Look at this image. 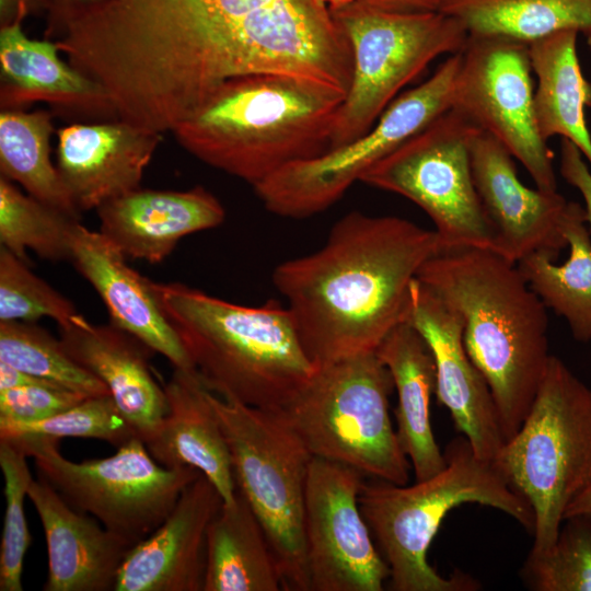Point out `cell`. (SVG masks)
I'll list each match as a JSON object with an SVG mask.
<instances>
[{
  "mask_svg": "<svg viewBox=\"0 0 591 591\" xmlns=\"http://www.w3.org/2000/svg\"><path fill=\"white\" fill-rule=\"evenodd\" d=\"M445 467L413 485L382 480L362 483L359 507L374 543L390 569L394 591H475L471 576L455 570L441 576L429 563L428 551L452 509L467 502L495 508L532 533L534 514L529 501L507 480L494 461L478 457L464 436L445 448Z\"/></svg>",
  "mask_w": 591,
  "mask_h": 591,
  "instance_id": "8992f818",
  "label": "cell"
},
{
  "mask_svg": "<svg viewBox=\"0 0 591 591\" xmlns=\"http://www.w3.org/2000/svg\"><path fill=\"white\" fill-rule=\"evenodd\" d=\"M478 130L450 108L373 164L359 182L420 207L432 220L442 251H494L493 232L471 169V142Z\"/></svg>",
  "mask_w": 591,
  "mask_h": 591,
  "instance_id": "7c38bea8",
  "label": "cell"
},
{
  "mask_svg": "<svg viewBox=\"0 0 591 591\" xmlns=\"http://www.w3.org/2000/svg\"><path fill=\"white\" fill-rule=\"evenodd\" d=\"M79 218L24 194L0 175V245L30 264L27 250L51 262L71 258Z\"/></svg>",
  "mask_w": 591,
  "mask_h": 591,
  "instance_id": "1f68e13d",
  "label": "cell"
},
{
  "mask_svg": "<svg viewBox=\"0 0 591 591\" xmlns=\"http://www.w3.org/2000/svg\"><path fill=\"white\" fill-rule=\"evenodd\" d=\"M417 279L455 310L465 349L486 379L505 440L523 424L546 373V306L517 264L491 250L442 251Z\"/></svg>",
  "mask_w": 591,
  "mask_h": 591,
  "instance_id": "3957f363",
  "label": "cell"
},
{
  "mask_svg": "<svg viewBox=\"0 0 591 591\" xmlns=\"http://www.w3.org/2000/svg\"><path fill=\"white\" fill-rule=\"evenodd\" d=\"M569 257L557 265V256L534 252L517 263L530 288L546 308L568 323L573 338L591 341V232L586 209L569 201L561 224Z\"/></svg>",
  "mask_w": 591,
  "mask_h": 591,
  "instance_id": "f1b7e54d",
  "label": "cell"
},
{
  "mask_svg": "<svg viewBox=\"0 0 591 591\" xmlns=\"http://www.w3.org/2000/svg\"><path fill=\"white\" fill-rule=\"evenodd\" d=\"M53 132L48 111L1 109L0 172L28 195L79 218L80 211L50 160Z\"/></svg>",
  "mask_w": 591,
  "mask_h": 591,
  "instance_id": "4dcf8cb0",
  "label": "cell"
},
{
  "mask_svg": "<svg viewBox=\"0 0 591 591\" xmlns=\"http://www.w3.org/2000/svg\"><path fill=\"white\" fill-rule=\"evenodd\" d=\"M280 590L281 573L265 531L236 489L208 528L204 591Z\"/></svg>",
  "mask_w": 591,
  "mask_h": 591,
  "instance_id": "83f0119b",
  "label": "cell"
},
{
  "mask_svg": "<svg viewBox=\"0 0 591 591\" xmlns=\"http://www.w3.org/2000/svg\"><path fill=\"white\" fill-rule=\"evenodd\" d=\"M59 329L66 351L105 384L137 436L143 442L153 437L167 402L148 363L150 349L114 324L95 325L83 315Z\"/></svg>",
  "mask_w": 591,
  "mask_h": 591,
  "instance_id": "603a6c76",
  "label": "cell"
},
{
  "mask_svg": "<svg viewBox=\"0 0 591 591\" xmlns=\"http://www.w3.org/2000/svg\"><path fill=\"white\" fill-rule=\"evenodd\" d=\"M222 503L200 473L164 522L129 551L114 591H204L207 532Z\"/></svg>",
  "mask_w": 591,
  "mask_h": 591,
  "instance_id": "ac0fdd59",
  "label": "cell"
},
{
  "mask_svg": "<svg viewBox=\"0 0 591 591\" xmlns=\"http://www.w3.org/2000/svg\"><path fill=\"white\" fill-rule=\"evenodd\" d=\"M588 45H589V47L591 49V36L588 37Z\"/></svg>",
  "mask_w": 591,
  "mask_h": 591,
  "instance_id": "f6af8a7d",
  "label": "cell"
},
{
  "mask_svg": "<svg viewBox=\"0 0 591 591\" xmlns=\"http://www.w3.org/2000/svg\"><path fill=\"white\" fill-rule=\"evenodd\" d=\"M520 576L532 591H591V514L565 518L553 546L530 552Z\"/></svg>",
  "mask_w": 591,
  "mask_h": 591,
  "instance_id": "836d02e7",
  "label": "cell"
},
{
  "mask_svg": "<svg viewBox=\"0 0 591 591\" xmlns=\"http://www.w3.org/2000/svg\"><path fill=\"white\" fill-rule=\"evenodd\" d=\"M356 470L312 457L304 534L310 591H382L390 569L359 507Z\"/></svg>",
  "mask_w": 591,
  "mask_h": 591,
  "instance_id": "9a60e30c",
  "label": "cell"
},
{
  "mask_svg": "<svg viewBox=\"0 0 591 591\" xmlns=\"http://www.w3.org/2000/svg\"><path fill=\"white\" fill-rule=\"evenodd\" d=\"M27 457L14 441L0 438L5 498L0 544V591H23L24 557L32 544L24 513V501L33 482Z\"/></svg>",
  "mask_w": 591,
  "mask_h": 591,
  "instance_id": "e575fe53",
  "label": "cell"
},
{
  "mask_svg": "<svg viewBox=\"0 0 591 591\" xmlns=\"http://www.w3.org/2000/svg\"><path fill=\"white\" fill-rule=\"evenodd\" d=\"M440 252L434 230L395 216L351 211L333 225L321 248L279 264L273 282L306 355L321 367L375 352L408 322L413 283Z\"/></svg>",
  "mask_w": 591,
  "mask_h": 591,
  "instance_id": "7a4b0ae2",
  "label": "cell"
},
{
  "mask_svg": "<svg viewBox=\"0 0 591 591\" xmlns=\"http://www.w3.org/2000/svg\"><path fill=\"white\" fill-rule=\"evenodd\" d=\"M27 15L23 5L13 23L0 27L1 109L46 102L63 111L117 119L103 86L65 62L56 42L25 35L22 24Z\"/></svg>",
  "mask_w": 591,
  "mask_h": 591,
  "instance_id": "cb8c5ba5",
  "label": "cell"
},
{
  "mask_svg": "<svg viewBox=\"0 0 591 591\" xmlns=\"http://www.w3.org/2000/svg\"><path fill=\"white\" fill-rule=\"evenodd\" d=\"M392 375L375 352L316 367L309 381L274 412L313 457L363 476L406 485L410 463L394 429Z\"/></svg>",
  "mask_w": 591,
  "mask_h": 591,
  "instance_id": "52a82bcc",
  "label": "cell"
},
{
  "mask_svg": "<svg viewBox=\"0 0 591 591\" xmlns=\"http://www.w3.org/2000/svg\"><path fill=\"white\" fill-rule=\"evenodd\" d=\"M0 361L86 397L108 395L105 384L35 322L0 321Z\"/></svg>",
  "mask_w": 591,
  "mask_h": 591,
  "instance_id": "d6a6232c",
  "label": "cell"
},
{
  "mask_svg": "<svg viewBox=\"0 0 591 591\" xmlns=\"http://www.w3.org/2000/svg\"><path fill=\"white\" fill-rule=\"evenodd\" d=\"M560 174L568 184L580 192L584 200L587 222L591 232V170L584 162L580 150L564 138L560 147Z\"/></svg>",
  "mask_w": 591,
  "mask_h": 591,
  "instance_id": "f35d334b",
  "label": "cell"
},
{
  "mask_svg": "<svg viewBox=\"0 0 591 591\" xmlns=\"http://www.w3.org/2000/svg\"><path fill=\"white\" fill-rule=\"evenodd\" d=\"M461 53L450 55L420 85L396 97L352 142L293 162L254 187L274 215L302 219L337 202L373 164L452 108Z\"/></svg>",
  "mask_w": 591,
  "mask_h": 591,
  "instance_id": "4fadbf2b",
  "label": "cell"
},
{
  "mask_svg": "<svg viewBox=\"0 0 591 591\" xmlns=\"http://www.w3.org/2000/svg\"><path fill=\"white\" fill-rule=\"evenodd\" d=\"M208 395L229 445L236 489L265 531L283 590L310 591L304 510L313 456L274 412L209 390Z\"/></svg>",
  "mask_w": 591,
  "mask_h": 591,
  "instance_id": "9c48e42d",
  "label": "cell"
},
{
  "mask_svg": "<svg viewBox=\"0 0 591 591\" xmlns=\"http://www.w3.org/2000/svg\"><path fill=\"white\" fill-rule=\"evenodd\" d=\"M329 11L352 55L329 150L363 136L405 85L439 56L461 53L468 39L465 26L441 12H390L360 0Z\"/></svg>",
  "mask_w": 591,
  "mask_h": 591,
  "instance_id": "30bf717a",
  "label": "cell"
},
{
  "mask_svg": "<svg viewBox=\"0 0 591 591\" xmlns=\"http://www.w3.org/2000/svg\"><path fill=\"white\" fill-rule=\"evenodd\" d=\"M439 12L476 37L529 45L564 30L591 36V0H442Z\"/></svg>",
  "mask_w": 591,
  "mask_h": 591,
  "instance_id": "f546056e",
  "label": "cell"
},
{
  "mask_svg": "<svg viewBox=\"0 0 591 591\" xmlns=\"http://www.w3.org/2000/svg\"><path fill=\"white\" fill-rule=\"evenodd\" d=\"M49 10L47 34L51 32L67 18L93 8L108 0H48Z\"/></svg>",
  "mask_w": 591,
  "mask_h": 591,
  "instance_id": "ab89813d",
  "label": "cell"
},
{
  "mask_svg": "<svg viewBox=\"0 0 591 591\" xmlns=\"http://www.w3.org/2000/svg\"><path fill=\"white\" fill-rule=\"evenodd\" d=\"M27 498L42 522L48 573L44 591H112L135 546L77 511L45 480L33 479Z\"/></svg>",
  "mask_w": 591,
  "mask_h": 591,
  "instance_id": "7402d4cb",
  "label": "cell"
},
{
  "mask_svg": "<svg viewBox=\"0 0 591 591\" xmlns=\"http://www.w3.org/2000/svg\"><path fill=\"white\" fill-rule=\"evenodd\" d=\"M573 30L552 33L529 44L532 70L537 78L534 112L538 131L572 142L591 167V135L584 111L591 106V83L584 78Z\"/></svg>",
  "mask_w": 591,
  "mask_h": 591,
  "instance_id": "4316f807",
  "label": "cell"
},
{
  "mask_svg": "<svg viewBox=\"0 0 591 591\" xmlns=\"http://www.w3.org/2000/svg\"><path fill=\"white\" fill-rule=\"evenodd\" d=\"M86 396L51 385L0 390V420L36 422L82 402Z\"/></svg>",
  "mask_w": 591,
  "mask_h": 591,
  "instance_id": "74e56055",
  "label": "cell"
},
{
  "mask_svg": "<svg viewBox=\"0 0 591 591\" xmlns=\"http://www.w3.org/2000/svg\"><path fill=\"white\" fill-rule=\"evenodd\" d=\"M23 5L30 14L47 13L49 10L48 0H0V27L13 23Z\"/></svg>",
  "mask_w": 591,
  "mask_h": 591,
  "instance_id": "b9f144b4",
  "label": "cell"
},
{
  "mask_svg": "<svg viewBox=\"0 0 591 591\" xmlns=\"http://www.w3.org/2000/svg\"><path fill=\"white\" fill-rule=\"evenodd\" d=\"M28 266L0 246V321L36 322L49 317L59 328L72 325L81 315L74 304Z\"/></svg>",
  "mask_w": 591,
  "mask_h": 591,
  "instance_id": "8d00e7d4",
  "label": "cell"
},
{
  "mask_svg": "<svg viewBox=\"0 0 591 591\" xmlns=\"http://www.w3.org/2000/svg\"><path fill=\"white\" fill-rule=\"evenodd\" d=\"M57 169L81 211L140 188L162 134L120 119L73 123L57 130Z\"/></svg>",
  "mask_w": 591,
  "mask_h": 591,
  "instance_id": "d6986e66",
  "label": "cell"
},
{
  "mask_svg": "<svg viewBox=\"0 0 591 591\" xmlns=\"http://www.w3.org/2000/svg\"><path fill=\"white\" fill-rule=\"evenodd\" d=\"M390 12H439L442 0H360Z\"/></svg>",
  "mask_w": 591,
  "mask_h": 591,
  "instance_id": "60d3db41",
  "label": "cell"
},
{
  "mask_svg": "<svg viewBox=\"0 0 591 591\" xmlns=\"http://www.w3.org/2000/svg\"><path fill=\"white\" fill-rule=\"evenodd\" d=\"M26 385L57 386L37 376L19 370L7 362L0 361V390H8Z\"/></svg>",
  "mask_w": 591,
  "mask_h": 591,
  "instance_id": "7bdbcfd3",
  "label": "cell"
},
{
  "mask_svg": "<svg viewBox=\"0 0 591 591\" xmlns=\"http://www.w3.org/2000/svg\"><path fill=\"white\" fill-rule=\"evenodd\" d=\"M167 412L153 437L144 442L162 466H190L202 473L224 502L235 499L231 454L208 389L196 370L174 369L163 384Z\"/></svg>",
  "mask_w": 591,
  "mask_h": 591,
  "instance_id": "d4e9b609",
  "label": "cell"
},
{
  "mask_svg": "<svg viewBox=\"0 0 591 591\" xmlns=\"http://www.w3.org/2000/svg\"><path fill=\"white\" fill-rule=\"evenodd\" d=\"M70 262L97 292L112 324L165 357L174 369L195 370L161 308L153 281L132 269L100 231L77 225Z\"/></svg>",
  "mask_w": 591,
  "mask_h": 591,
  "instance_id": "ffe728a7",
  "label": "cell"
},
{
  "mask_svg": "<svg viewBox=\"0 0 591 591\" xmlns=\"http://www.w3.org/2000/svg\"><path fill=\"white\" fill-rule=\"evenodd\" d=\"M153 289L201 382L220 397L276 410L314 373L287 305H241L181 282Z\"/></svg>",
  "mask_w": 591,
  "mask_h": 591,
  "instance_id": "5b68a950",
  "label": "cell"
},
{
  "mask_svg": "<svg viewBox=\"0 0 591 591\" xmlns=\"http://www.w3.org/2000/svg\"><path fill=\"white\" fill-rule=\"evenodd\" d=\"M23 434L61 438H92L104 440L116 448L138 437L113 397H86L77 405L36 422L0 420V438Z\"/></svg>",
  "mask_w": 591,
  "mask_h": 591,
  "instance_id": "d590c367",
  "label": "cell"
},
{
  "mask_svg": "<svg viewBox=\"0 0 591 591\" xmlns=\"http://www.w3.org/2000/svg\"><path fill=\"white\" fill-rule=\"evenodd\" d=\"M495 463L532 507L530 552L548 551L567 508L591 484V389L558 357L552 355L523 424Z\"/></svg>",
  "mask_w": 591,
  "mask_h": 591,
  "instance_id": "ba28073f",
  "label": "cell"
},
{
  "mask_svg": "<svg viewBox=\"0 0 591 591\" xmlns=\"http://www.w3.org/2000/svg\"><path fill=\"white\" fill-rule=\"evenodd\" d=\"M14 441L34 460L38 478L73 509L90 514L132 545L146 540L169 517L183 490L200 472L159 464L139 437L104 459L73 462L59 451V440L23 434Z\"/></svg>",
  "mask_w": 591,
  "mask_h": 591,
  "instance_id": "8fae6325",
  "label": "cell"
},
{
  "mask_svg": "<svg viewBox=\"0 0 591 591\" xmlns=\"http://www.w3.org/2000/svg\"><path fill=\"white\" fill-rule=\"evenodd\" d=\"M408 322L428 344L436 364V395L475 454L497 459L506 440L489 385L470 358L460 314L417 278Z\"/></svg>",
  "mask_w": 591,
  "mask_h": 591,
  "instance_id": "e0dca14e",
  "label": "cell"
},
{
  "mask_svg": "<svg viewBox=\"0 0 591 591\" xmlns=\"http://www.w3.org/2000/svg\"><path fill=\"white\" fill-rule=\"evenodd\" d=\"M100 232L127 258L163 262L185 236L213 229L225 219L209 190L135 189L96 208Z\"/></svg>",
  "mask_w": 591,
  "mask_h": 591,
  "instance_id": "44dd1931",
  "label": "cell"
},
{
  "mask_svg": "<svg viewBox=\"0 0 591 591\" xmlns=\"http://www.w3.org/2000/svg\"><path fill=\"white\" fill-rule=\"evenodd\" d=\"M375 354L389 369L397 394L396 433L416 482L440 473L447 465L431 426L430 403L436 394V364L420 333L409 323L396 326Z\"/></svg>",
  "mask_w": 591,
  "mask_h": 591,
  "instance_id": "484cf974",
  "label": "cell"
},
{
  "mask_svg": "<svg viewBox=\"0 0 591 591\" xmlns=\"http://www.w3.org/2000/svg\"><path fill=\"white\" fill-rule=\"evenodd\" d=\"M474 185L494 236V252L517 264L525 256L567 246L561 224L568 200L556 192L531 189L518 177L509 151L478 130L472 139Z\"/></svg>",
  "mask_w": 591,
  "mask_h": 591,
  "instance_id": "2e32d148",
  "label": "cell"
},
{
  "mask_svg": "<svg viewBox=\"0 0 591 591\" xmlns=\"http://www.w3.org/2000/svg\"><path fill=\"white\" fill-rule=\"evenodd\" d=\"M345 96L290 76L239 77L172 132L198 160L255 187L288 164L329 150Z\"/></svg>",
  "mask_w": 591,
  "mask_h": 591,
  "instance_id": "277c9868",
  "label": "cell"
},
{
  "mask_svg": "<svg viewBox=\"0 0 591 591\" xmlns=\"http://www.w3.org/2000/svg\"><path fill=\"white\" fill-rule=\"evenodd\" d=\"M461 55L452 108L498 140L536 188L556 192L553 154L535 118L529 45L468 35Z\"/></svg>",
  "mask_w": 591,
  "mask_h": 591,
  "instance_id": "5bb4252c",
  "label": "cell"
},
{
  "mask_svg": "<svg viewBox=\"0 0 591 591\" xmlns=\"http://www.w3.org/2000/svg\"><path fill=\"white\" fill-rule=\"evenodd\" d=\"M575 514H591V484L572 500L566 510L565 518Z\"/></svg>",
  "mask_w": 591,
  "mask_h": 591,
  "instance_id": "ee69618b",
  "label": "cell"
},
{
  "mask_svg": "<svg viewBox=\"0 0 591 591\" xmlns=\"http://www.w3.org/2000/svg\"><path fill=\"white\" fill-rule=\"evenodd\" d=\"M57 34L117 119L159 134L234 78L283 74L346 94L352 77L349 43L324 0H108Z\"/></svg>",
  "mask_w": 591,
  "mask_h": 591,
  "instance_id": "6da1fadb",
  "label": "cell"
}]
</instances>
